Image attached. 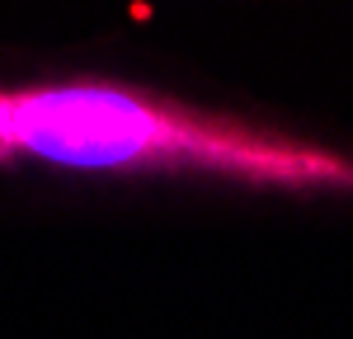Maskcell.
I'll return each mask as SVG.
<instances>
[{"mask_svg":"<svg viewBox=\"0 0 353 339\" xmlns=\"http://www.w3.org/2000/svg\"><path fill=\"white\" fill-rule=\"evenodd\" d=\"M0 161L76 170H198L288 189H353V161L250 132L123 85H0Z\"/></svg>","mask_w":353,"mask_h":339,"instance_id":"6da1fadb","label":"cell"}]
</instances>
